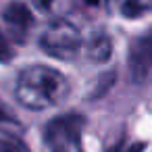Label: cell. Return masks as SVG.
Listing matches in <instances>:
<instances>
[{
	"label": "cell",
	"instance_id": "obj_1",
	"mask_svg": "<svg viewBox=\"0 0 152 152\" xmlns=\"http://www.w3.org/2000/svg\"><path fill=\"white\" fill-rule=\"evenodd\" d=\"M69 94L67 77L46 65H31L17 77L15 96L29 110H44L61 104Z\"/></svg>",
	"mask_w": 152,
	"mask_h": 152
},
{
	"label": "cell",
	"instance_id": "obj_2",
	"mask_svg": "<svg viewBox=\"0 0 152 152\" xmlns=\"http://www.w3.org/2000/svg\"><path fill=\"white\" fill-rule=\"evenodd\" d=\"M81 42L83 40H81L79 29L71 21H65V19L52 21L40 38V44H42L44 52H48L50 56L61 58V61L75 58L77 52L81 50Z\"/></svg>",
	"mask_w": 152,
	"mask_h": 152
},
{
	"label": "cell",
	"instance_id": "obj_3",
	"mask_svg": "<svg viewBox=\"0 0 152 152\" xmlns=\"http://www.w3.org/2000/svg\"><path fill=\"white\" fill-rule=\"evenodd\" d=\"M81 129L83 119L79 115H63L52 119L44 135L48 152H83Z\"/></svg>",
	"mask_w": 152,
	"mask_h": 152
},
{
	"label": "cell",
	"instance_id": "obj_4",
	"mask_svg": "<svg viewBox=\"0 0 152 152\" xmlns=\"http://www.w3.org/2000/svg\"><path fill=\"white\" fill-rule=\"evenodd\" d=\"M2 19H4V25L9 29V34L15 38V40H25L31 25H34V15L31 11L21 4V2H11L4 13H2Z\"/></svg>",
	"mask_w": 152,
	"mask_h": 152
},
{
	"label": "cell",
	"instance_id": "obj_5",
	"mask_svg": "<svg viewBox=\"0 0 152 152\" xmlns=\"http://www.w3.org/2000/svg\"><path fill=\"white\" fill-rule=\"evenodd\" d=\"M86 52H88L90 61H94V63H106L110 58V54H113V42H110V38L104 31H96L88 40Z\"/></svg>",
	"mask_w": 152,
	"mask_h": 152
},
{
	"label": "cell",
	"instance_id": "obj_6",
	"mask_svg": "<svg viewBox=\"0 0 152 152\" xmlns=\"http://www.w3.org/2000/svg\"><path fill=\"white\" fill-rule=\"evenodd\" d=\"M152 9V0H119V13L127 19L146 15Z\"/></svg>",
	"mask_w": 152,
	"mask_h": 152
},
{
	"label": "cell",
	"instance_id": "obj_7",
	"mask_svg": "<svg viewBox=\"0 0 152 152\" xmlns=\"http://www.w3.org/2000/svg\"><path fill=\"white\" fill-rule=\"evenodd\" d=\"M13 46H11V42H9V38H7V34L0 29V63H9L11 58H13Z\"/></svg>",
	"mask_w": 152,
	"mask_h": 152
},
{
	"label": "cell",
	"instance_id": "obj_8",
	"mask_svg": "<svg viewBox=\"0 0 152 152\" xmlns=\"http://www.w3.org/2000/svg\"><path fill=\"white\" fill-rule=\"evenodd\" d=\"M0 152H29L21 140H0Z\"/></svg>",
	"mask_w": 152,
	"mask_h": 152
},
{
	"label": "cell",
	"instance_id": "obj_9",
	"mask_svg": "<svg viewBox=\"0 0 152 152\" xmlns=\"http://www.w3.org/2000/svg\"><path fill=\"white\" fill-rule=\"evenodd\" d=\"M34 4H36L38 9H42V11H48V9L54 4V0H34Z\"/></svg>",
	"mask_w": 152,
	"mask_h": 152
},
{
	"label": "cell",
	"instance_id": "obj_10",
	"mask_svg": "<svg viewBox=\"0 0 152 152\" xmlns=\"http://www.w3.org/2000/svg\"><path fill=\"white\" fill-rule=\"evenodd\" d=\"M142 150H144V144H133V146L127 148L125 152H142Z\"/></svg>",
	"mask_w": 152,
	"mask_h": 152
},
{
	"label": "cell",
	"instance_id": "obj_11",
	"mask_svg": "<svg viewBox=\"0 0 152 152\" xmlns=\"http://www.w3.org/2000/svg\"><path fill=\"white\" fill-rule=\"evenodd\" d=\"M106 152H121V144H115L113 148H108Z\"/></svg>",
	"mask_w": 152,
	"mask_h": 152
},
{
	"label": "cell",
	"instance_id": "obj_12",
	"mask_svg": "<svg viewBox=\"0 0 152 152\" xmlns=\"http://www.w3.org/2000/svg\"><path fill=\"white\" fill-rule=\"evenodd\" d=\"M86 2H88V4H92V7H94V4H98V2H100V0H86Z\"/></svg>",
	"mask_w": 152,
	"mask_h": 152
},
{
	"label": "cell",
	"instance_id": "obj_13",
	"mask_svg": "<svg viewBox=\"0 0 152 152\" xmlns=\"http://www.w3.org/2000/svg\"><path fill=\"white\" fill-rule=\"evenodd\" d=\"M148 38H150V42H152V31H150V34H148Z\"/></svg>",
	"mask_w": 152,
	"mask_h": 152
}]
</instances>
